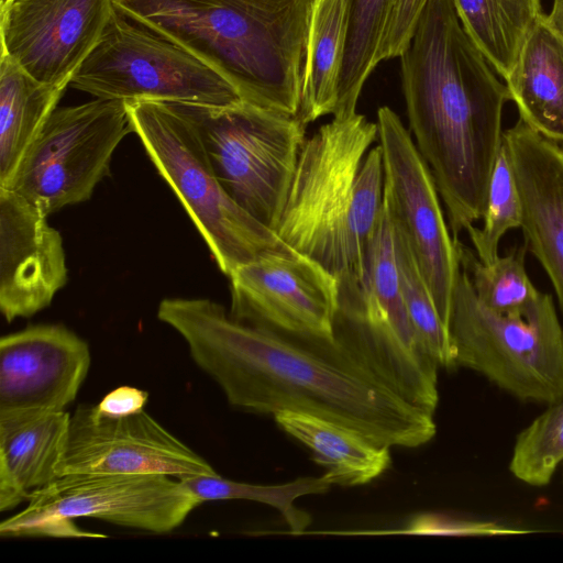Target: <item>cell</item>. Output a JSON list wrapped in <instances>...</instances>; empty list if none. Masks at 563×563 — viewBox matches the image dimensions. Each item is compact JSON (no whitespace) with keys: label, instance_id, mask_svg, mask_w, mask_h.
Listing matches in <instances>:
<instances>
[{"label":"cell","instance_id":"33","mask_svg":"<svg viewBox=\"0 0 563 563\" xmlns=\"http://www.w3.org/2000/svg\"><path fill=\"white\" fill-rule=\"evenodd\" d=\"M429 0H399L388 27L382 60L400 57L408 47L420 14Z\"/></svg>","mask_w":563,"mask_h":563},{"label":"cell","instance_id":"18","mask_svg":"<svg viewBox=\"0 0 563 563\" xmlns=\"http://www.w3.org/2000/svg\"><path fill=\"white\" fill-rule=\"evenodd\" d=\"M522 207L525 244L545 271L563 312V150L521 119L504 131Z\"/></svg>","mask_w":563,"mask_h":563},{"label":"cell","instance_id":"16","mask_svg":"<svg viewBox=\"0 0 563 563\" xmlns=\"http://www.w3.org/2000/svg\"><path fill=\"white\" fill-rule=\"evenodd\" d=\"M67 279L60 233L18 192L0 188V309L5 320L48 307Z\"/></svg>","mask_w":563,"mask_h":563},{"label":"cell","instance_id":"32","mask_svg":"<svg viewBox=\"0 0 563 563\" xmlns=\"http://www.w3.org/2000/svg\"><path fill=\"white\" fill-rule=\"evenodd\" d=\"M384 197V163L380 145L372 147L360 168L352 206V232L363 255L378 219ZM364 257V256H363Z\"/></svg>","mask_w":563,"mask_h":563},{"label":"cell","instance_id":"23","mask_svg":"<svg viewBox=\"0 0 563 563\" xmlns=\"http://www.w3.org/2000/svg\"><path fill=\"white\" fill-rule=\"evenodd\" d=\"M350 0H314L307 51L306 76L297 118L309 124L334 114L343 66Z\"/></svg>","mask_w":563,"mask_h":563},{"label":"cell","instance_id":"24","mask_svg":"<svg viewBox=\"0 0 563 563\" xmlns=\"http://www.w3.org/2000/svg\"><path fill=\"white\" fill-rule=\"evenodd\" d=\"M464 31L497 75L505 78L529 31L542 14L541 0H452Z\"/></svg>","mask_w":563,"mask_h":563},{"label":"cell","instance_id":"19","mask_svg":"<svg viewBox=\"0 0 563 563\" xmlns=\"http://www.w3.org/2000/svg\"><path fill=\"white\" fill-rule=\"evenodd\" d=\"M65 410L0 411V510L29 498L58 477L69 428Z\"/></svg>","mask_w":563,"mask_h":563},{"label":"cell","instance_id":"17","mask_svg":"<svg viewBox=\"0 0 563 563\" xmlns=\"http://www.w3.org/2000/svg\"><path fill=\"white\" fill-rule=\"evenodd\" d=\"M90 366L86 341L63 324H37L0 339V411L64 410Z\"/></svg>","mask_w":563,"mask_h":563},{"label":"cell","instance_id":"12","mask_svg":"<svg viewBox=\"0 0 563 563\" xmlns=\"http://www.w3.org/2000/svg\"><path fill=\"white\" fill-rule=\"evenodd\" d=\"M29 499L24 510L1 522V536L21 537L34 523L79 517L166 533L201 504L179 479L163 474H67Z\"/></svg>","mask_w":563,"mask_h":563},{"label":"cell","instance_id":"13","mask_svg":"<svg viewBox=\"0 0 563 563\" xmlns=\"http://www.w3.org/2000/svg\"><path fill=\"white\" fill-rule=\"evenodd\" d=\"M230 316L308 342L333 343L338 278L294 250L266 253L231 273Z\"/></svg>","mask_w":563,"mask_h":563},{"label":"cell","instance_id":"35","mask_svg":"<svg viewBox=\"0 0 563 563\" xmlns=\"http://www.w3.org/2000/svg\"><path fill=\"white\" fill-rule=\"evenodd\" d=\"M549 24L563 36V0H553L551 11L545 14Z\"/></svg>","mask_w":563,"mask_h":563},{"label":"cell","instance_id":"5","mask_svg":"<svg viewBox=\"0 0 563 563\" xmlns=\"http://www.w3.org/2000/svg\"><path fill=\"white\" fill-rule=\"evenodd\" d=\"M377 122L355 112L333 115L307 139L275 229L294 251L328 269L340 284L355 280L363 253L352 232L356 179Z\"/></svg>","mask_w":563,"mask_h":563},{"label":"cell","instance_id":"6","mask_svg":"<svg viewBox=\"0 0 563 563\" xmlns=\"http://www.w3.org/2000/svg\"><path fill=\"white\" fill-rule=\"evenodd\" d=\"M134 133L228 277L241 265L292 250L220 184L195 126L168 102L125 101Z\"/></svg>","mask_w":563,"mask_h":563},{"label":"cell","instance_id":"20","mask_svg":"<svg viewBox=\"0 0 563 563\" xmlns=\"http://www.w3.org/2000/svg\"><path fill=\"white\" fill-rule=\"evenodd\" d=\"M519 119L563 143V36L541 14L526 36L504 78Z\"/></svg>","mask_w":563,"mask_h":563},{"label":"cell","instance_id":"36","mask_svg":"<svg viewBox=\"0 0 563 563\" xmlns=\"http://www.w3.org/2000/svg\"><path fill=\"white\" fill-rule=\"evenodd\" d=\"M11 0H0V10L4 9Z\"/></svg>","mask_w":563,"mask_h":563},{"label":"cell","instance_id":"22","mask_svg":"<svg viewBox=\"0 0 563 563\" xmlns=\"http://www.w3.org/2000/svg\"><path fill=\"white\" fill-rule=\"evenodd\" d=\"M66 88L35 80L1 51L0 188L10 187Z\"/></svg>","mask_w":563,"mask_h":563},{"label":"cell","instance_id":"4","mask_svg":"<svg viewBox=\"0 0 563 563\" xmlns=\"http://www.w3.org/2000/svg\"><path fill=\"white\" fill-rule=\"evenodd\" d=\"M333 329L332 345L344 361L434 415L439 365L419 342L405 307L395 229L384 197L361 273L340 285Z\"/></svg>","mask_w":563,"mask_h":563},{"label":"cell","instance_id":"14","mask_svg":"<svg viewBox=\"0 0 563 563\" xmlns=\"http://www.w3.org/2000/svg\"><path fill=\"white\" fill-rule=\"evenodd\" d=\"M57 473L163 474L184 479L217 472L144 409L113 417L97 405H81L70 415Z\"/></svg>","mask_w":563,"mask_h":563},{"label":"cell","instance_id":"28","mask_svg":"<svg viewBox=\"0 0 563 563\" xmlns=\"http://www.w3.org/2000/svg\"><path fill=\"white\" fill-rule=\"evenodd\" d=\"M394 229L401 292L413 331L422 347L439 367L455 368L448 328L440 317L409 245L395 227Z\"/></svg>","mask_w":563,"mask_h":563},{"label":"cell","instance_id":"7","mask_svg":"<svg viewBox=\"0 0 563 563\" xmlns=\"http://www.w3.org/2000/svg\"><path fill=\"white\" fill-rule=\"evenodd\" d=\"M448 331L455 368H470L523 402L563 399V325L550 294L540 292L525 313H497L477 300L460 267Z\"/></svg>","mask_w":563,"mask_h":563},{"label":"cell","instance_id":"21","mask_svg":"<svg viewBox=\"0 0 563 563\" xmlns=\"http://www.w3.org/2000/svg\"><path fill=\"white\" fill-rule=\"evenodd\" d=\"M274 419L282 430L312 452L331 485H364L390 466V448L371 441L346 424L296 410H280Z\"/></svg>","mask_w":563,"mask_h":563},{"label":"cell","instance_id":"31","mask_svg":"<svg viewBox=\"0 0 563 563\" xmlns=\"http://www.w3.org/2000/svg\"><path fill=\"white\" fill-rule=\"evenodd\" d=\"M536 532L539 530L515 527L496 520L467 519L440 514L419 515L405 527L396 530L317 531L318 534L341 536L418 534L443 537H510Z\"/></svg>","mask_w":563,"mask_h":563},{"label":"cell","instance_id":"25","mask_svg":"<svg viewBox=\"0 0 563 563\" xmlns=\"http://www.w3.org/2000/svg\"><path fill=\"white\" fill-rule=\"evenodd\" d=\"M399 0H350L349 31L333 115L356 111L368 76L382 62L384 41Z\"/></svg>","mask_w":563,"mask_h":563},{"label":"cell","instance_id":"10","mask_svg":"<svg viewBox=\"0 0 563 563\" xmlns=\"http://www.w3.org/2000/svg\"><path fill=\"white\" fill-rule=\"evenodd\" d=\"M130 133L134 131L123 100L96 98L56 108L8 189L45 216L86 201Z\"/></svg>","mask_w":563,"mask_h":563},{"label":"cell","instance_id":"27","mask_svg":"<svg viewBox=\"0 0 563 563\" xmlns=\"http://www.w3.org/2000/svg\"><path fill=\"white\" fill-rule=\"evenodd\" d=\"M201 503L209 500L245 499L276 508L289 527L287 533L300 536L310 526L311 516L295 506L306 495H320L331 488L324 477H299L280 485H256L228 479L218 473L179 479Z\"/></svg>","mask_w":563,"mask_h":563},{"label":"cell","instance_id":"29","mask_svg":"<svg viewBox=\"0 0 563 563\" xmlns=\"http://www.w3.org/2000/svg\"><path fill=\"white\" fill-rule=\"evenodd\" d=\"M563 463V399L547 409L521 430L515 441L509 471L518 481L533 487L550 484Z\"/></svg>","mask_w":563,"mask_h":563},{"label":"cell","instance_id":"8","mask_svg":"<svg viewBox=\"0 0 563 563\" xmlns=\"http://www.w3.org/2000/svg\"><path fill=\"white\" fill-rule=\"evenodd\" d=\"M168 103L197 130L230 197L275 231L307 140L306 124L244 100L230 106Z\"/></svg>","mask_w":563,"mask_h":563},{"label":"cell","instance_id":"9","mask_svg":"<svg viewBox=\"0 0 563 563\" xmlns=\"http://www.w3.org/2000/svg\"><path fill=\"white\" fill-rule=\"evenodd\" d=\"M70 86L96 98L230 106L243 101L219 73L118 10Z\"/></svg>","mask_w":563,"mask_h":563},{"label":"cell","instance_id":"30","mask_svg":"<svg viewBox=\"0 0 563 563\" xmlns=\"http://www.w3.org/2000/svg\"><path fill=\"white\" fill-rule=\"evenodd\" d=\"M483 220L482 228L472 224L465 231L478 260L488 264L499 256L505 233L520 228L522 221L521 200L504 137L489 179Z\"/></svg>","mask_w":563,"mask_h":563},{"label":"cell","instance_id":"2","mask_svg":"<svg viewBox=\"0 0 563 563\" xmlns=\"http://www.w3.org/2000/svg\"><path fill=\"white\" fill-rule=\"evenodd\" d=\"M409 129L454 239L483 218L510 100L464 31L452 0H429L400 56Z\"/></svg>","mask_w":563,"mask_h":563},{"label":"cell","instance_id":"34","mask_svg":"<svg viewBox=\"0 0 563 563\" xmlns=\"http://www.w3.org/2000/svg\"><path fill=\"white\" fill-rule=\"evenodd\" d=\"M147 393L135 387L121 386L107 394L97 405L108 416L121 417L143 409Z\"/></svg>","mask_w":563,"mask_h":563},{"label":"cell","instance_id":"11","mask_svg":"<svg viewBox=\"0 0 563 563\" xmlns=\"http://www.w3.org/2000/svg\"><path fill=\"white\" fill-rule=\"evenodd\" d=\"M377 125L384 163V201L448 328L460 263L434 178L410 131L394 110L380 107Z\"/></svg>","mask_w":563,"mask_h":563},{"label":"cell","instance_id":"3","mask_svg":"<svg viewBox=\"0 0 563 563\" xmlns=\"http://www.w3.org/2000/svg\"><path fill=\"white\" fill-rule=\"evenodd\" d=\"M314 0H114L223 76L244 101L298 114Z\"/></svg>","mask_w":563,"mask_h":563},{"label":"cell","instance_id":"37","mask_svg":"<svg viewBox=\"0 0 563 563\" xmlns=\"http://www.w3.org/2000/svg\"><path fill=\"white\" fill-rule=\"evenodd\" d=\"M562 150H563V147H562Z\"/></svg>","mask_w":563,"mask_h":563},{"label":"cell","instance_id":"26","mask_svg":"<svg viewBox=\"0 0 563 563\" xmlns=\"http://www.w3.org/2000/svg\"><path fill=\"white\" fill-rule=\"evenodd\" d=\"M460 267L467 274L477 300L501 314L525 313L540 295L526 271V244L485 264L455 239Z\"/></svg>","mask_w":563,"mask_h":563},{"label":"cell","instance_id":"15","mask_svg":"<svg viewBox=\"0 0 563 563\" xmlns=\"http://www.w3.org/2000/svg\"><path fill=\"white\" fill-rule=\"evenodd\" d=\"M115 11L114 0H11L0 51L35 80L68 86Z\"/></svg>","mask_w":563,"mask_h":563},{"label":"cell","instance_id":"1","mask_svg":"<svg viewBox=\"0 0 563 563\" xmlns=\"http://www.w3.org/2000/svg\"><path fill=\"white\" fill-rule=\"evenodd\" d=\"M157 318L184 338L192 361L234 407L309 412L388 448H417L437 433L433 413L383 383L306 342L236 321L216 301L165 298Z\"/></svg>","mask_w":563,"mask_h":563}]
</instances>
